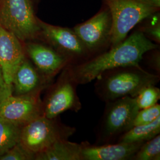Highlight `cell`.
I'll return each instance as SVG.
<instances>
[{"label":"cell","mask_w":160,"mask_h":160,"mask_svg":"<svg viewBox=\"0 0 160 160\" xmlns=\"http://www.w3.org/2000/svg\"><path fill=\"white\" fill-rule=\"evenodd\" d=\"M158 48L137 30L108 51L89 58L77 64H69L68 68L76 83L86 84L111 69L129 65H139L146 52Z\"/></svg>","instance_id":"obj_1"},{"label":"cell","mask_w":160,"mask_h":160,"mask_svg":"<svg viewBox=\"0 0 160 160\" xmlns=\"http://www.w3.org/2000/svg\"><path fill=\"white\" fill-rule=\"evenodd\" d=\"M160 75L148 72L139 65L120 67L106 71L95 83V92L108 102L122 97H135L147 86L158 83Z\"/></svg>","instance_id":"obj_2"},{"label":"cell","mask_w":160,"mask_h":160,"mask_svg":"<svg viewBox=\"0 0 160 160\" xmlns=\"http://www.w3.org/2000/svg\"><path fill=\"white\" fill-rule=\"evenodd\" d=\"M0 25L22 42L40 38L33 0H0Z\"/></svg>","instance_id":"obj_3"},{"label":"cell","mask_w":160,"mask_h":160,"mask_svg":"<svg viewBox=\"0 0 160 160\" xmlns=\"http://www.w3.org/2000/svg\"><path fill=\"white\" fill-rule=\"evenodd\" d=\"M57 118L49 119L42 115L25 124L21 128L19 143L35 155L58 140L68 139L76 129L64 125Z\"/></svg>","instance_id":"obj_4"},{"label":"cell","mask_w":160,"mask_h":160,"mask_svg":"<svg viewBox=\"0 0 160 160\" xmlns=\"http://www.w3.org/2000/svg\"><path fill=\"white\" fill-rule=\"evenodd\" d=\"M112 17L110 46L122 42L129 32L146 18L158 12L159 8L138 0H103Z\"/></svg>","instance_id":"obj_5"},{"label":"cell","mask_w":160,"mask_h":160,"mask_svg":"<svg viewBox=\"0 0 160 160\" xmlns=\"http://www.w3.org/2000/svg\"><path fill=\"white\" fill-rule=\"evenodd\" d=\"M106 103L98 135L101 142L108 143L132 128L139 109L135 98L129 96Z\"/></svg>","instance_id":"obj_6"},{"label":"cell","mask_w":160,"mask_h":160,"mask_svg":"<svg viewBox=\"0 0 160 160\" xmlns=\"http://www.w3.org/2000/svg\"><path fill=\"white\" fill-rule=\"evenodd\" d=\"M68 65L61 71L57 82L52 86L43 103V115L49 119L58 118L59 114L68 110L78 112L82 108L77 92L78 84Z\"/></svg>","instance_id":"obj_7"},{"label":"cell","mask_w":160,"mask_h":160,"mask_svg":"<svg viewBox=\"0 0 160 160\" xmlns=\"http://www.w3.org/2000/svg\"><path fill=\"white\" fill-rule=\"evenodd\" d=\"M40 38L67 58L71 64H77L92 56L73 29L53 26L39 19Z\"/></svg>","instance_id":"obj_8"},{"label":"cell","mask_w":160,"mask_h":160,"mask_svg":"<svg viewBox=\"0 0 160 160\" xmlns=\"http://www.w3.org/2000/svg\"><path fill=\"white\" fill-rule=\"evenodd\" d=\"M88 51L91 54L110 46L112 17L106 6L93 17L73 28Z\"/></svg>","instance_id":"obj_9"},{"label":"cell","mask_w":160,"mask_h":160,"mask_svg":"<svg viewBox=\"0 0 160 160\" xmlns=\"http://www.w3.org/2000/svg\"><path fill=\"white\" fill-rule=\"evenodd\" d=\"M43 115L39 95L10 96L0 106V118L19 126Z\"/></svg>","instance_id":"obj_10"},{"label":"cell","mask_w":160,"mask_h":160,"mask_svg":"<svg viewBox=\"0 0 160 160\" xmlns=\"http://www.w3.org/2000/svg\"><path fill=\"white\" fill-rule=\"evenodd\" d=\"M24 51L35 67L49 80L71 64L67 58L52 47L39 43L29 41L25 45Z\"/></svg>","instance_id":"obj_11"},{"label":"cell","mask_w":160,"mask_h":160,"mask_svg":"<svg viewBox=\"0 0 160 160\" xmlns=\"http://www.w3.org/2000/svg\"><path fill=\"white\" fill-rule=\"evenodd\" d=\"M17 37L0 25V68L6 83L12 86L14 75L25 56Z\"/></svg>","instance_id":"obj_12"},{"label":"cell","mask_w":160,"mask_h":160,"mask_svg":"<svg viewBox=\"0 0 160 160\" xmlns=\"http://www.w3.org/2000/svg\"><path fill=\"white\" fill-rule=\"evenodd\" d=\"M144 142H118L96 145L83 142L81 143V160H131Z\"/></svg>","instance_id":"obj_13"},{"label":"cell","mask_w":160,"mask_h":160,"mask_svg":"<svg viewBox=\"0 0 160 160\" xmlns=\"http://www.w3.org/2000/svg\"><path fill=\"white\" fill-rule=\"evenodd\" d=\"M49 81L25 57L14 75L12 87L17 96L39 95Z\"/></svg>","instance_id":"obj_14"},{"label":"cell","mask_w":160,"mask_h":160,"mask_svg":"<svg viewBox=\"0 0 160 160\" xmlns=\"http://www.w3.org/2000/svg\"><path fill=\"white\" fill-rule=\"evenodd\" d=\"M81 143L60 139L34 155L36 160H81Z\"/></svg>","instance_id":"obj_15"},{"label":"cell","mask_w":160,"mask_h":160,"mask_svg":"<svg viewBox=\"0 0 160 160\" xmlns=\"http://www.w3.org/2000/svg\"><path fill=\"white\" fill-rule=\"evenodd\" d=\"M160 133V117L153 122L133 126L119 138L118 142H144L153 138Z\"/></svg>","instance_id":"obj_16"},{"label":"cell","mask_w":160,"mask_h":160,"mask_svg":"<svg viewBox=\"0 0 160 160\" xmlns=\"http://www.w3.org/2000/svg\"><path fill=\"white\" fill-rule=\"evenodd\" d=\"M22 127L0 118V157L19 142Z\"/></svg>","instance_id":"obj_17"},{"label":"cell","mask_w":160,"mask_h":160,"mask_svg":"<svg viewBox=\"0 0 160 160\" xmlns=\"http://www.w3.org/2000/svg\"><path fill=\"white\" fill-rule=\"evenodd\" d=\"M160 160V134L145 142L132 158V160Z\"/></svg>","instance_id":"obj_18"},{"label":"cell","mask_w":160,"mask_h":160,"mask_svg":"<svg viewBox=\"0 0 160 160\" xmlns=\"http://www.w3.org/2000/svg\"><path fill=\"white\" fill-rule=\"evenodd\" d=\"M134 98L139 110L151 108L157 104L160 100V88L154 85L147 86Z\"/></svg>","instance_id":"obj_19"},{"label":"cell","mask_w":160,"mask_h":160,"mask_svg":"<svg viewBox=\"0 0 160 160\" xmlns=\"http://www.w3.org/2000/svg\"><path fill=\"white\" fill-rule=\"evenodd\" d=\"M160 14L155 12L147 17L148 20L138 30L141 31L148 39L156 44L160 43Z\"/></svg>","instance_id":"obj_20"},{"label":"cell","mask_w":160,"mask_h":160,"mask_svg":"<svg viewBox=\"0 0 160 160\" xmlns=\"http://www.w3.org/2000/svg\"><path fill=\"white\" fill-rule=\"evenodd\" d=\"M159 117L160 105L157 103L151 108L139 110L133 120L132 127L151 123Z\"/></svg>","instance_id":"obj_21"},{"label":"cell","mask_w":160,"mask_h":160,"mask_svg":"<svg viewBox=\"0 0 160 160\" xmlns=\"http://www.w3.org/2000/svg\"><path fill=\"white\" fill-rule=\"evenodd\" d=\"M34 159V155L24 148L19 142L10 149L3 155L0 157V160H31Z\"/></svg>","instance_id":"obj_22"},{"label":"cell","mask_w":160,"mask_h":160,"mask_svg":"<svg viewBox=\"0 0 160 160\" xmlns=\"http://www.w3.org/2000/svg\"><path fill=\"white\" fill-rule=\"evenodd\" d=\"M12 87L6 83L0 68V106L6 99L12 95Z\"/></svg>","instance_id":"obj_23"},{"label":"cell","mask_w":160,"mask_h":160,"mask_svg":"<svg viewBox=\"0 0 160 160\" xmlns=\"http://www.w3.org/2000/svg\"><path fill=\"white\" fill-rule=\"evenodd\" d=\"M157 49H153V53H151L148 59L147 63L151 68L153 69L155 71L158 73L160 72V52Z\"/></svg>","instance_id":"obj_24"},{"label":"cell","mask_w":160,"mask_h":160,"mask_svg":"<svg viewBox=\"0 0 160 160\" xmlns=\"http://www.w3.org/2000/svg\"><path fill=\"white\" fill-rule=\"evenodd\" d=\"M138 1L148 6H152L155 8L160 9V0H138Z\"/></svg>","instance_id":"obj_25"}]
</instances>
